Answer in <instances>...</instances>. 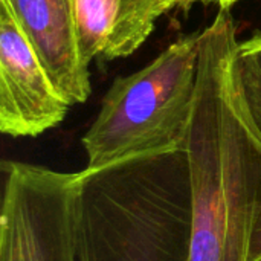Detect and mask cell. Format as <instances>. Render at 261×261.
<instances>
[{"label": "cell", "instance_id": "cell-1", "mask_svg": "<svg viewBox=\"0 0 261 261\" xmlns=\"http://www.w3.org/2000/svg\"><path fill=\"white\" fill-rule=\"evenodd\" d=\"M199 34V84L184 145L191 191L190 261H249L261 208V141L237 101V38L228 11L220 9Z\"/></svg>", "mask_w": 261, "mask_h": 261}, {"label": "cell", "instance_id": "cell-2", "mask_svg": "<svg viewBox=\"0 0 261 261\" xmlns=\"http://www.w3.org/2000/svg\"><path fill=\"white\" fill-rule=\"evenodd\" d=\"M83 261H190L185 148L83 170Z\"/></svg>", "mask_w": 261, "mask_h": 261}, {"label": "cell", "instance_id": "cell-3", "mask_svg": "<svg viewBox=\"0 0 261 261\" xmlns=\"http://www.w3.org/2000/svg\"><path fill=\"white\" fill-rule=\"evenodd\" d=\"M200 34L182 37L141 70L119 76L83 138L87 170L184 148L199 84Z\"/></svg>", "mask_w": 261, "mask_h": 261}, {"label": "cell", "instance_id": "cell-4", "mask_svg": "<svg viewBox=\"0 0 261 261\" xmlns=\"http://www.w3.org/2000/svg\"><path fill=\"white\" fill-rule=\"evenodd\" d=\"M0 261H83V171L2 164Z\"/></svg>", "mask_w": 261, "mask_h": 261}, {"label": "cell", "instance_id": "cell-5", "mask_svg": "<svg viewBox=\"0 0 261 261\" xmlns=\"http://www.w3.org/2000/svg\"><path fill=\"white\" fill-rule=\"evenodd\" d=\"M63 98L32 44L0 0V130L35 138L64 121Z\"/></svg>", "mask_w": 261, "mask_h": 261}, {"label": "cell", "instance_id": "cell-6", "mask_svg": "<svg viewBox=\"0 0 261 261\" xmlns=\"http://www.w3.org/2000/svg\"><path fill=\"white\" fill-rule=\"evenodd\" d=\"M32 44L52 83L70 104L90 96L89 63L76 34L73 0H2Z\"/></svg>", "mask_w": 261, "mask_h": 261}, {"label": "cell", "instance_id": "cell-7", "mask_svg": "<svg viewBox=\"0 0 261 261\" xmlns=\"http://www.w3.org/2000/svg\"><path fill=\"white\" fill-rule=\"evenodd\" d=\"M171 6L165 0H73L80 50L87 63L138 50Z\"/></svg>", "mask_w": 261, "mask_h": 261}, {"label": "cell", "instance_id": "cell-8", "mask_svg": "<svg viewBox=\"0 0 261 261\" xmlns=\"http://www.w3.org/2000/svg\"><path fill=\"white\" fill-rule=\"evenodd\" d=\"M232 80L240 109L261 141V34L236 44Z\"/></svg>", "mask_w": 261, "mask_h": 261}, {"label": "cell", "instance_id": "cell-9", "mask_svg": "<svg viewBox=\"0 0 261 261\" xmlns=\"http://www.w3.org/2000/svg\"><path fill=\"white\" fill-rule=\"evenodd\" d=\"M261 257V208L254 226L252 232V240H251V248H249V261L257 260Z\"/></svg>", "mask_w": 261, "mask_h": 261}, {"label": "cell", "instance_id": "cell-10", "mask_svg": "<svg viewBox=\"0 0 261 261\" xmlns=\"http://www.w3.org/2000/svg\"><path fill=\"white\" fill-rule=\"evenodd\" d=\"M171 8H174V6H190V5H193V3H196V2H200V0H165Z\"/></svg>", "mask_w": 261, "mask_h": 261}, {"label": "cell", "instance_id": "cell-11", "mask_svg": "<svg viewBox=\"0 0 261 261\" xmlns=\"http://www.w3.org/2000/svg\"><path fill=\"white\" fill-rule=\"evenodd\" d=\"M219 2V5H220V9H225V11H228L234 3H237L239 0H217Z\"/></svg>", "mask_w": 261, "mask_h": 261}, {"label": "cell", "instance_id": "cell-12", "mask_svg": "<svg viewBox=\"0 0 261 261\" xmlns=\"http://www.w3.org/2000/svg\"><path fill=\"white\" fill-rule=\"evenodd\" d=\"M254 261H261V257H258V258H257V260H254Z\"/></svg>", "mask_w": 261, "mask_h": 261}]
</instances>
